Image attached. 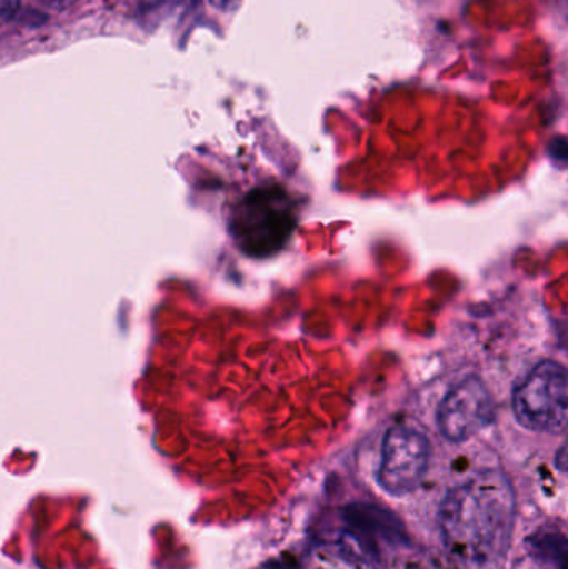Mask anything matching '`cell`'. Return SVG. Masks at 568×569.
Wrapping results in <instances>:
<instances>
[{
    "instance_id": "8",
    "label": "cell",
    "mask_w": 568,
    "mask_h": 569,
    "mask_svg": "<svg viewBox=\"0 0 568 569\" xmlns=\"http://www.w3.org/2000/svg\"><path fill=\"white\" fill-rule=\"evenodd\" d=\"M559 468L566 471V448H560L559 451Z\"/></svg>"
},
{
    "instance_id": "2",
    "label": "cell",
    "mask_w": 568,
    "mask_h": 569,
    "mask_svg": "<svg viewBox=\"0 0 568 569\" xmlns=\"http://www.w3.org/2000/svg\"><path fill=\"white\" fill-rule=\"evenodd\" d=\"M296 227L289 197L279 189L253 190L237 207L232 236L240 249L252 257L279 252Z\"/></svg>"
},
{
    "instance_id": "5",
    "label": "cell",
    "mask_w": 568,
    "mask_h": 569,
    "mask_svg": "<svg viewBox=\"0 0 568 569\" xmlns=\"http://www.w3.org/2000/svg\"><path fill=\"white\" fill-rule=\"evenodd\" d=\"M496 418V405L479 378L457 385L437 413L440 433L454 443L467 441L489 427Z\"/></svg>"
},
{
    "instance_id": "9",
    "label": "cell",
    "mask_w": 568,
    "mask_h": 569,
    "mask_svg": "<svg viewBox=\"0 0 568 569\" xmlns=\"http://www.w3.org/2000/svg\"><path fill=\"white\" fill-rule=\"evenodd\" d=\"M40 2H42L43 6L53 7V9H56V7L62 6L66 0H40Z\"/></svg>"
},
{
    "instance_id": "6",
    "label": "cell",
    "mask_w": 568,
    "mask_h": 569,
    "mask_svg": "<svg viewBox=\"0 0 568 569\" xmlns=\"http://www.w3.org/2000/svg\"><path fill=\"white\" fill-rule=\"evenodd\" d=\"M22 0H0V17L2 19H12L19 12Z\"/></svg>"
},
{
    "instance_id": "1",
    "label": "cell",
    "mask_w": 568,
    "mask_h": 569,
    "mask_svg": "<svg viewBox=\"0 0 568 569\" xmlns=\"http://www.w3.org/2000/svg\"><path fill=\"white\" fill-rule=\"evenodd\" d=\"M449 553L467 567L487 569L509 553L516 527V491L502 471L486 470L454 487L439 510Z\"/></svg>"
},
{
    "instance_id": "7",
    "label": "cell",
    "mask_w": 568,
    "mask_h": 569,
    "mask_svg": "<svg viewBox=\"0 0 568 569\" xmlns=\"http://www.w3.org/2000/svg\"><path fill=\"white\" fill-rule=\"evenodd\" d=\"M237 2L239 0H209L210 6L220 10V12H229V10L236 9Z\"/></svg>"
},
{
    "instance_id": "3",
    "label": "cell",
    "mask_w": 568,
    "mask_h": 569,
    "mask_svg": "<svg viewBox=\"0 0 568 569\" xmlns=\"http://www.w3.org/2000/svg\"><path fill=\"white\" fill-rule=\"evenodd\" d=\"M567 371L557 361H542L514 391V413L527 430L562 433L567 427Z\"/></svg>"
},
{
    "instance_id": "4",
    "label": "cell",
    "mask_w": 568,
    "mask_h": 569,
    "mask_svg": "<svg viewBox=\"0 0 568 569\" xmlns=\"http://www.w3.org/2000/svg\"><path fill=\"white\" fill-rule=\"evenodd\" d=\"M430 463V443L413 428H390L383 438L379 485L390 497H406L422 485Z\"/></svg>"
}]
</instances>
